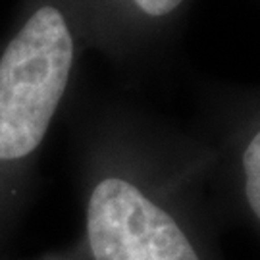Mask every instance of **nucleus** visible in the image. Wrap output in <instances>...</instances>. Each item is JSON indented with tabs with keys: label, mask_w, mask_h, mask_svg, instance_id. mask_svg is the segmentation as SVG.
Masks as SVG:
<instances>
[{
	"label": "nucleus",
	"mask_w": 260,
	"mask_h": 260,
	"mask_svg": "<svg viewBox=\"0 0 260 260\" xmlns=\"http://www.w3.org/2000/svg\"><path fill=\"white\" fill-rule=\"evenodd\" d=\"M243 176L249 206L260 220V131L254 133L243 152Z\"/></svg>",
	"instance_id": "3"
},
{
	"label": "nucleus",
	"mask_w": 260,
	"mask_h": 260,
	"mask_svg": "<svg viewBox=\"0 0 260 260\" xmlns=\"http://www.w3.org/2000/svg\"><path fill=\"white\" fill-rule=\"evenodd\" d=\"M70 10L77 31L83 41L89 29H96L99 23L112 16L114 8L123 10V18L139 21H162L179 10L185 0H62Z\"/></svg>",
	"instance_id": "2"
},
{
	"label": "nucleus",
	"mask_w": 260,
	"mask_h": 260,
	"mask_svg": "<svg viewBox=\"0 0 260 260\" xmlns=\"http://www.w3.org/2000/svg\"><path fill=\"white\" fill-rule=\"evenodd\" d=\"M87 239L94 260H201L176 218L121 176L91 189Z\"/></svg>",
	"instance_id": "1"
}]
</instances>
